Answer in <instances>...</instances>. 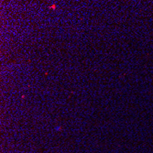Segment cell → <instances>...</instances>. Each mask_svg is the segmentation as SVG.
Returning a JSON list of instances; mask_svg holds the SVG:
<instances>
[{"label":"cell","instance_id":"6da1fadb","mask_svg":"<svg viewBox=\"0 0 153 153\" xmlns=\"http://www.w3.org/2000/svg\"><path fill=\"white\" fill-rule=\"evenodd\" d=\"M55 7H56V5H55V4H53L52 6H51V8H55Z\"/></svg>","mask_w":153,"mask_h":153}]
</instances>
